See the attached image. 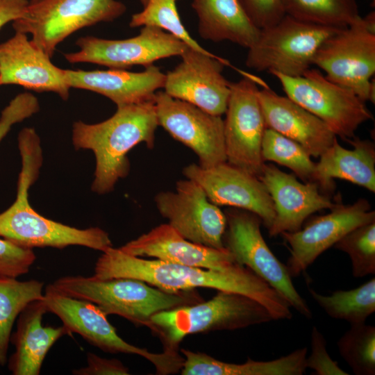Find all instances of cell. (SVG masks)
Instances as JSON below:
<instances>
[{
    "mask_svg": "<svg viewBox=\"0 0 375 375\" xmlns=\"http://www.w3.org/2000/svg\"><path fill=\"white\" fill-rule=\"evenodd\" d=\"M99 279L131 278L169 292L208 288L248 296L264 306L274 320L292 317L288 301L248 267L235 263L222 271L133 256L112 247L103 251L92 276Z\"/></svg>",
    "mask_w": 375,
    "mask_h": 375,
    "instance_id": "cell-1",
    "label": "cell"
},
{
    "mask_svg": "<svg viewBox=\"0 0 375 375\" xmlns=\"http://www.w3.org/2000/svg\"><path fill=\"white\" fill-rule=\"evenodd\" d=\"M18 144L22 169L17 197L0 213V237L27 249L79 245L103 252L112 247L108 233L99 227L80 229L69 226L44 217L31 207L28 191L36 181L42 163L40 141L34 129L26 128L19 133Z\"/></svg>",
    "mask_w": 375,
    "mask_h": 375,
    "instance_id": "cell-2",
    "label": "cell"
},
{
    "mask_svg": "<svg viewBox=\"0 0 375 375\" xmlns=\"http://www.w3.org/2000/svg\"><path fill=\"white\" fill-rule=\"evenodd\" d=\"M117 107L106 120L92 124L77 121L72 127L74 147L90 149L94 154L96 167L91 188L99 194L110 192L119 179L127 176L129 151L143 142L149 149L155 144L158 122L153 98Z\"/></svg>",
    "mask_w": 375,
    "mask_h": 375,
    "instance_id": "cell-3",
    "label": "cell"
},
{
    "mask_svg": "<svg viewBox=\"0 0 375 375\" xmlns=\"http://www.w3.org/2000/svg\"><path fill=\"white\" fill-rule=\"evenodd\" d=\"M50 285L61 294L96 304L106 315H117L137 325L147 326L159 312L201 301L193 290L169 292L131 278L70 276Z\"/></svg>",
    "mask_w": 375,
    "mask_h": 375,
    "instance_id": "cell-4",
    "label": "cell"
},
{
    "mask_svg": "<svg viewBox=\"0 0 375 375\" xmlns=\"http://www.w3.org/2000/svg\"><path fill=\"white\" fill-rule=\"evenodd\" d=\"M274 320L255 299L233 292L218 290L206 301L166 310L153 315L147 326L158 333L165 349L176 350L188 335L233 331Z\"/></svg>",
    "mask_w": 375,
    "mask_h": 375,
    "instance_id": "cell-5",
    "label": "cell"
},
{
    "mask_svg": "<svg viewBox=\"0 0 375 375\" xmlns=\"http://www.w3.org/2000/svg\"><path fill=\"white\" fill-rule=\"evenodd\" d=\"M313 65L329 81L353 91L364 102L375 101V12L358 17L326 38Z\"/></svg>",
    "mask_w": 375,
    "mask_h": 375,
    "instance_id": "cell-6",
    "label": "cell"
},
{
    "mask_svg": "<svg viewBox=\"0 0 375 375\" xmlns=\"http://www.w3.org/2000/svg\"><path fill=\"white\" fill-rule=\"evenodd\" d=\"M340 28L285 15L274 24L260 29L258 39L248 49L246 66L257 72L302 76L313 65L320 45Z\"/></svg>",
    "mask_w": 375,
    "mask_h": 375,
    "instance_id": "cell-7",
    "label": "cell"
},
{
    "mask_svg": "<svg viewBox=\"0 0 375 375\" xmlns=\"http://www.w3.org/2000/svg\"><path fill=\"white\" fill-rule=\"evenodd\" d=\"M126 9L117 0H42L29 3L12 27L15 32L31 34V40L51 58L56 47L73 33L114 21Z\"/></svg>",
    "mask_w": 375,
    "mask_h": 375,
    "instance_id": "cell-8",
    "label": "cell"
},
{
    "mask_svg": "<svg viewBox=\"0 0 375 375\" xmlns=\"http://www.w3.org/2000/svg\"><path fill=\"white\" fill-rule=\"evenodd\" d=\"M281 83L286 96L323 121L336 136L347 140L373 115L353 91L326 78L318 69L290 77L271 73Z\"/></svg>",
    "mask_w": 375,
    "mask_h": 375,
    "instance_id": "cell-9",
    "label": "cell"
},
{
    "mask_svg": "<svg viewBox=\"0 0 375 375\" xmlns=\"http://www.w3.org/2000/svg\"><path fill=\"white\" fill-rule=\"evenodd\" d=\"M44 301L48 312L56 315L69 331L81 335L90 344L112 353L136 354L150 361L159 374L177 372L184 358L175 350L160 353L131 344L120 338L106 315L94 303L61 294L47 285Z\"/></svg>",
    "mask_w": 375,
    "mask_h": 375,
    "instance_id": "cell-10",
    "label": "cell"
},
{
    "mask_svg": "<svg viewBox=\"0 0 375 375\" xmlns=\"http://www.w3.org/2000/svg\"><path fill=\"white\" fill-rule=\"evenodd\" d=\"M225 215L226 227L223 242L235 262L265 281L303 317L312 318V311L294 286L286 265L265 242L260 231V218L242 209L228 210Z\"/></svg>",
    "mask_w": 375,
    "mask_h": 375,
    "instance_id": "cell-11",
    "label": "cell"
},
{
    "mask_svg": "<svg viewBox=\"0 0 375 375\" xmlns=\"http://www.w3.org/2000/svg\"><path fill=\"white\" fill-rule=\"evenodd\" d=\"M258 90L256 79L251 76L231 83L224 120L226 162L258 178L265 165L261 144L267 128Z\"/></svg>",
    "mask_w": 375,
    "mask_h": 375,
    "instance_id": "cell-12",
    "label": "cell"
},
{
    "mask_svg": "<svg viewBox=\"0 0 375 375\" xmlns=\"http://www.w3.org/2000/svg\"><path fill=\"white\" fill-rule=\"evenodd\" d=\"M76 44L78 51L64 54L69 62H89L120 69L147 67L160 59L180 56L189 47L174 35L152 26H142L139 35L128 39L85 36L78 38Z\"/></svg>",
    "mask_w": 375,
    "mask_h": 375,
    "instance_id": "cell-13",
    "label": "cell"
},
{
    "mask_svg": "<svg viewBox=\"0 0 375 375\" xmlns=\"http://www.w3.org/2000/svg\"><path fill=\"white\" fill-rule=\"evenodd\" d=\"M154 201L167 224L186 240L215 249L225 248L226 215L195 181L179 180L174 191L158 192Z\"/></svg>",
    "mask_w": 375,
    "mask_h": 375,
    "instance_id": "cell-14",
    "label": "cell"
},
{
    "mask_svg": "<svg viewBox=\"0 0 375 375\" xmlns=\"http://www.w3.org/2000/svg\"><path fill=\"white\" fill-rule=\"evenodd\" d=\"M158 126L194 152L201 167L226 162L224 120L165 91L154 94Z\"/></svg>",
    "mask_w": 375,
    "mask_h": 375,
    "instance_id": "cell-15",
    "label": "cell"
},
{
    "mask_svg": "<svg viewBox=\"0 0 375 375\" xmlns=\"http://www.w3.org/2000/svg\"><path fill=\"white\" fill-rule=\"evenodd\" d=\"M330 212L312 218L303 228L281 235L290 245L286 267L292 278L299 276L323 252L353 229L375 222L369 201L359 199L352 204L338 202Z\"/></svg>",
    "mask_w": 375,
    "mask_h": 375,
    "instance_id": "cell-16",
    "label": "cell"
},
{
    "mask_svg": "<svg viewBox=\"0 0 375 375\" xmlns=\"http://www.w3.org/2000/svg\"><path fill=\"white\" fill-rule=\"evenodd\" d=\"M180 56L181 62L165 74V92L210 114H225L231 85L222 74L226 62L190 47Z\"/></svg>",
    "mask_w": 375,
    "mask_h": 375,
    "instance_id": "cell-17",
    "label": "cell"
},
{
    "mask_svg": "<svg viewBox=\"0 0 375 375\" xmlns=\"http://www.w3.org/2000/svg\"><path fill=\"white\" fill-rule=\"evenodd\" d=\"M183 175L198 183L208 199L217 206H228L258 215L267 229L275 217L274 203L257 176L227 162L204 168L192 163Z\"/></svg>",
    "mask_w": 375,
    "mask_h": 375,
    "instance_id": "cell-18",
    "label": "cell"
},
{
    "mask_svg": "<svg viewBox=\"0 0 375 375\" xmlns=\"http://www.w3.org/2000/svg\"><path fill=\"white\" fill-rule=\"evenodd\" d=\"M50 59L26 34L15 32L0 44V85L14 84L38 92H54L67 100L70 88L65 69Z\"/></svg>",
    "mask_w": 375,
    "mask_h": 375,
    "instance_id": "cell-19",
    "label": "cell"
},
{
    "mask_svg": "<svg viewBox=\"0 0 375 375\" xmlns=\"http://www.w3.org/2000/svg\"><path fill=\"white\" fill-rule=\"evenodd\" d=\"M259 179L274 203L275 217L268 229L271 237L299 231L307 217L335 203L320 192L314 181L299 182L296 176L282 172L272 164H265Z\"/></svg>",
    "mask_w": 375,
    "mask_h": 375,
    "instance_id": "cell-20",
    "label": "cell"
},
{
    "mask_svg": "<svg viewBox=\"0 0 375 375\" xmlns=\"http://www.w3.org/2000/svg\"><path fill=\"white\" fill-rule=\"evenodd\" d=\"M119 249L133 256L153 257L165 262L217 271L237 263L226 247L218 249L190 242L168 224L152 228Z\"/></svg>",
    "mask_w": 375,
    "mask_h": 375,
    "instance_id": "cell-21",
    "label": "cell"
},
{
    "mask_svg": "<svg viewBox=\"0 0 375 375\" xmlns=\"http://www.w3.org/2000/svg\"><path fill=\"white\" fill-rule=\"evenodd\" d=\"M267 128L300 144L312 157L319 158L337 138L317 117L289 97L268 87L258 92Z\"/></svg>",
    "mask_w": 375,
    "mask_h": 375,
    "instance_id": "cell-22",
    "label": "cell"
},
{
    "mask_svg": "<svg viewBox=\"0 0 375 375\" xmlns=\"http://www.w3.org/2000/svg\"><path fill=\"white\" fill-rule=\"evenodd\" d=\"M65 81L70 88L90 90L114 102L117 106L138 103L153 98L163 88L165 74L154 65L141 72L120 69L108 70L65 69Z\"/></svg>",
    "mask_w": 375,
    "mask_h": 375,
    "instance_id": "cell-23",
    "label": "cell"
},
{
    "mask_svg": "<svg viewBox=\"0 0 375 375\" xmlns=\"http://www.w3.org/2000/svg\"><path fill=\"white\" fill-rule=\"evenodd\" d=\"M43 299L29 303L18 316L17 330L10 336L15 352L8 360V369L14 375H38L50 348L61 337L71 334L65 326H43V315L47 312Z\"/></svg>",
    "mask_w": 375,
    "mask_h": 375,
    "instance_id": "cell-24",
    "label": "cell"
},
{
    "mask_svg": "<svg viewBox=\"0 0 375 375\" xmlns=\"http://www.w3.org/2000/svg\"><path fill=\"white\" fill-rule=\"evenodd\" d=\"M352 147H342L337 138L315 163L312 181L325 194L335 188L334 179L346 180L375 192V147L368 140L354 136L347 140Z\"/></svg>",
    "mask_w": 375,
    "mask_h": 375,
    "instance_id": "cell-25",
    "label": "cell"
},
{
    "mask_svg": "<svg viewBox=\"0 0 375 375\" xmlns=\"http://www.w3.org/2000/svg\"><path fill=\"white\" fill-rule=\"evenodd\" d=\"M201 38L214 42L229 41L249 49L260 29L251 19L240 0H192Z\"/></svg>",
    "mask_w": 375,
    "mask_h": 375,
    "instance_id": "cell-26",
    "label": "cell"
},
{
    "mask_svg": "<svg viewBox=\"0 0 375 375\" xmlns=\"http://www.w3.org/2000/svg\"><path fill=\"white\" fill-rule=\"evenodd\" d=\"M181 353L185 357L183 375H301L307 369V347L269 361H256L249 358L242 364L225 362L205 353L185 349H182Z\"/></svg>",
    "mask_w": 375,
    "mask_h": 375,
    "instance_id": "cell-27",
    "label": "cell"
},
{
    "mask_svg": "<svg viewBox=\"0 0 375 375\" xmlns=\"http://www.w3.org/2000/svg\"><path fill=\"white\" fill-rule=\"evenodd\" d=\"M315 301L331 317L345 320L350 325L365 323L375 312V278H372L358 288L337 290L330 295L319 294L308 288Z\"/></svg>",
    "mask_w": 375,
    "mask_h": 375,
    "instance_id": "cell-28",
    "label": "cell"
},
{
    "mask_svg": "<svg viewBox=\"0 0 375 375\" xmlns=\"http://www.w3.org/2000/svg\"><path fill=\"white\" fill-rule=\"evenodd\" d=\"M44 283L36 280L19 281L0 278V365L7 361L11 331L16 318L31 302L44 299Z\"/></svg>",
    "mask_w": 375,
    "mask_h": 375,
    "instance_id": "cell-29",
    "label": "cell"
},
{
    "mask_svg": "<svg viewBox=\"0 0 375 375\" xmlns=\"http://www.w3.org/2000/svg\"><path fill=\"white\" fill-rule=\"evenodd\" d=\"M284 5L286 15L326 26L344 28L360 16L356 0H284Z\"/></svg>",
    "mask_w": 375,
    "mask_h": 375,
    "instance_id": "cell-30",
    "label": "cell"
},
{
    "mask_svg": "<svg viewBox=\"0 0 375 375\" xmlns=\"http://www.w3.org/2000/svg\"><path fill=\"white\" fill-rule=\"evenodd\" d=\"M264 161L275 162L290 169L303 181H312L315 162L298 142L279 133L266 128L261 144Z\"/></svg>",
    "mask_w": 375,
    "mask_h": 375,
    "instance_id": "cell-31",
    "label": "cell"
},
{
    "mask_svg": "<svg viewBox=\"0 0 375 375\" xmlns=\"http://www.w3.org/2000/svg\"><path fill=\"white\" fill-rule=\"evenodd\" d=\"M338 352L356 375L375 374V327L351 325L337 342Z\"/></svg>",
    "mask_w": 375,
    "mask_h": 375,
    "instance_id": "cell-32",
    "label": "cell"
},
{
    "mask_svg": "<svg viewBox=\"0 0 375 375\" xmlns=\"http://www.w3.org/2000/svg\"><path fill=\"white\" fill-rule=\"evenodd\" d=\"M178 0H148L143 10L131 16L132 28L152 26L167 31L189 47L208 52L194 40L183 26L177 9Z\"/></svg>",
    "mask_w": 375,
    "mask_h": 375,
    "instance_id": "cell-33",
    "label": "cell"
},
{
    "mask_svg": "<svg viewBox=\"0 0 375 375\" xmlns=\"http://www.w3.org/2000/svg\"><path fill=\"white\" fill-rule=\"evenodd\" d=\"M334 247L349 256L355 278L375 274V222L353 229Z\"/></svg>",
    "mask_w": 375,
    "mask_h": 375,
    "instance_id": "cell-34",
    "label": "cell"
},
{
    "mask_svg": "<svg viewBox=\"0 0 375 375\" xmlns=\"http://www.w3.org/2000/svg\"><path fill=\"white\" fill-rule=\"evenodd\" d=\"M35 259L32 249L0 238V278H17L28 273Z\"/></svg>",
    "mask_w": 375,
    "mask_h": 375,
    "instance_id": "cell-35",
    "label": "cell"
},
{
    "mask_svg": "<svg viewBox=\"0 0 375 375\" xmlns=\"http://www.w3.org/2000/svg\"><path fill=\"white\" fill-rule=\"evenodd\" d=\"M310 355L306 356V366L315 371L317 375H348L333 360L326 350V341L323 334L313 326L310 335Z\"/></svg>",
    "mask_w": 375,
    "mask_h": 375,
    "instance_id": "cell-36",
    "label": "cell"
},
{
    "mask_svg": "<svg viewBox=\"0 0 375 375\" xmlns=\"http://www.w3.org/2000/svg\"><path fill=\"white\" fill-rule=\"evenodd\" d=\"M248 15L260 29L272 26L285 15L284 0H240Z\"/></svg>",
    "mask_w": 375,
    "mask_h": 375,
    "instance_id": "cell-37",
    "label": "cell"
},
{
    "mask_svg": "<svg viewBox=\"0 0 375 375\" xmlns=\"http://www.w3.org/2000/svg\"><path fill=\"white\" fill-rule=\"evenodd\" d=\"M88 366L73 371L78 375H128V369L117 359H106L93 353L87 354Z\"/></svg>",
    "mask_w": 375,
    "mask_h": 375,
    "instance_id": "cell-38",
    "label": "cell"
},
{
    "mask_svg": "<svg viewBox=\"0 0 375 375\" xmlns=\"http://www.w3.org/2000/svg\"><path fill=\"white\" fill-rule=\"evenodd\" d=\"M28 3V0H0V29L20 17Z\"/></svg>",
    "mask_w": 375,
    "mask_h": 375,
    "instance_id": "cell-39",
    "label": "cell"
},
{
    "mask_svg": "<svg viewBox=\"0 0 375 375\" xmlns=\"http://www.w3.org/2000/svg\"><path fill=\"white\" fill-rule=\"evenodd\" d=\"M26 118L24 109L17 103L10 102L1 112L0 118V142L10 131L12 124Z\"/></svg>",
    "mask_w": 375,
    "mask_h": 375,
    "instance_id": "cell-40",
    "label": "cell"
},
{
    "mask_svg": "<svg viewBox=\"0 0 375 375\" xmlns=\"http://www.w3.org/2000/svg\"><path fill=\"white\" fill-rule=\"evenodd\" d=\"M148 0H140L143 7L147 4Z\"/></svg>",
    "mask_w": 375,
    "mask_h": 375,
    "instance_id": "cell-41",
    "label": "cell"
},
{
    "mask_svg": "<svg viewBox=\"0 0 375 375\" xmlns=\"http://www.w3.org/2000/svg\"><path fill=\"white\" fill-rule=\"evenodd\" d=\"M41 1H42V0H30L29 3H34Z\"/></svg>",
    "mask_w": 375,
    "mask_h": 375,
    "instance_id": "cell-42",
    "label": "cell"
}]
</instances>
